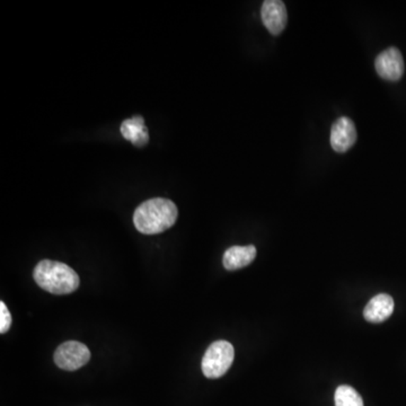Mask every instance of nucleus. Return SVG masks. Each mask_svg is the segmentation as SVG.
I'll list each match as a JSON object with an SVG mask.
<instances>
[{
	"label": "nucleus",
	"instance_id": "nucleus-5",
	"mask_svg": "<svg viewBox=\"0 0 406 406\" xmlns=\"http://www.w3.org/2000/svg\"><path fill=\"white\" fill-rule=\"evenodd\" d=\"M376 72L386 81H398L404 74V60L397 47H390L383 51L375 61Z\"/></svg>",
	"mask_w": 406,
	"mask_h": 406
},
{
	"label": "nucleus",
	"instance_id": "nucleus-7",
	"mask_svg": "<svg viewBox=\"0 0 406 406\" xmlns=\"http://www.w3.org/2000/svg\"><path fill=\"white\" fill-rule=\"evenodd\" d=\"M356 129L351 119L342 116L332 127L331 145L337 152H348L356 141Z\"/></svg>",
	"mask_w": 406,
	"mask_h": 406
},
{
	"label": "nucleus",
	"instance_id": "nucleus-10",
	"mask_svg": "<svg viewBox=\"0 0 406 406\" xmlns=\"http://www.w3.org/2000/svg\"><path fill=\"white\" fill-rule=\"evenodd\" d=\"M120 130H121L122 135L135 146H145L150 140V135H148L142 116L135 115L131 119L125 120L122 122Z\"/></svg>",
	"mask_w": 406,
	"mask_h": 406
},
{
	"label": "nucleus",
	"instance_id": "nucleus-11",
	"mask_svg": "<svg viewBox=\"0 0 406 406\" xmlns=\"http://www.w3.org/2000/svg\"><path fill=\"white\" fill-rule=\"evenodd\" d=\"M335 406H363L361 396L354 390V387H337L334 395Z\"/></svg>",
	"mask_w": 406,
	"mask_h": 406
},
{
	"label": "nucleus",
	"instance_id": "nucleus-12",
	"mask_svg": "<svg viewBox=\"0 0 406 406\" xmlns=\"http://www.w3.org/2000/svg\"><path fill=\"white\" fill-rule=\"evenodd\" d=\"M11 312H9V308L6 306L4 301H0V333L1 334H5L6 332H9L11 326Z\"/></svg>",
	"mask_w": 406,
	"mask_h": 406
},
{
	"label": "nucleus",
	"instance_id": "nucleus-3",
	"mask_svg": "<svg viewBox=\"0 0 406 406\" xmlns=\"http://www.w3.org/2000/svg\"><path fill=\"white\" fill-rule=\"evenodd\" d=\"M235 358L234 346L227 341L213 342L202 358V373L207 378L217 379L224 376Z\"/></svg>",
	"mask_w": 406,
	"mask_h": 406
},
{
	"label": "nucleus",
	"instance_id": "nucleus-2",
	"mask_svg": "<svg viewBox=\"0 0 406 406\" xmlns=\"http://www.w3.org/2000/svg\"><path fill=\"white\" fill-rule=\"evenodd\" d=\"M34 281L40 288L53 295H68L81 285L74 269L57 261L42 260L34 269Z\"/></svg>",
	"mask_w": 406,
	"mask_h": 406
},
{
	"label": "nucleus",
	"instance_id": "nucleus-9",
	"mask_svg": "<svg viewBox=\"0 0 406 406\" xmlns=\"http://www.w3.org/2000/svg\"><path fill=\"white\" fill-rule=\"evenodd\" d=\"M256 256L255 246H232L225 252L222 263L226 270L235 271L249 266Z\"/></svg>",
	"mask_w": 406,
	"mask_h": 406
},
{
	"label": "nucleus",
	"instance_id": "nucleus-1",
	"mask_svg": "<svg viewBox=\"0 0 406 406\" xmlns=\"http://www.w3.org/2000/svg\"><path fill=\"white\" fill-rule=\"evenodd\" d=\"M179 216L176 205L165 198L142 202L133 213V224L141 234L156 235L174 226Z\"/></svg>",
	"mask_w": 406,
	"mask_h": 406
},
{
	"label": "nucleus",
	"instance_id": "nucleus-8",
	"mask_svg": "<svg viewBox=\"0 0 406 406\" xmlns=\"http://www.w3.org/2000/svg\"><path fill=\"white\" fill-rule=\"evenodd\" d=\"M394 307V299L390 295L380 293L368 303L363 310V317L371 323H381L392 316Z\"/></svg>",
	"mask_w": 406,
	"mask_h": 406
},
{
	"label": "nucleus",
	"instance_id": "nucleus-6",
	"mask_svg": "<svg viewBox=\"0 0 406 406\" xmlns=\"http://www.w3.org/2000/svg\"><path fill=\"white\" fill-rule=\"evenodd\" d=\"M263 23L269 32L279 35L287 26L288 14L286 5L281 0H266L261 11Z\"/></svg>",
	"mask_w": 406,
	"mask_h": 406
},
{
	"label": "nucleus",
	"instance_id": "nucleus-4",
	"mask_svg": "<svg viewBox=\"0 0 406 406\" xmlns=\"http://www.w3.org/2000/svg\"><path fill=\"white\" fill-rule=\"evenodd\" d=\"M55 365L67 371L81 369L91 359V351L84 343L78 341H67L55 350Z\"/></svg>",
	"mask_w": 406,
	"mask_h": 406
}]
</instances>
